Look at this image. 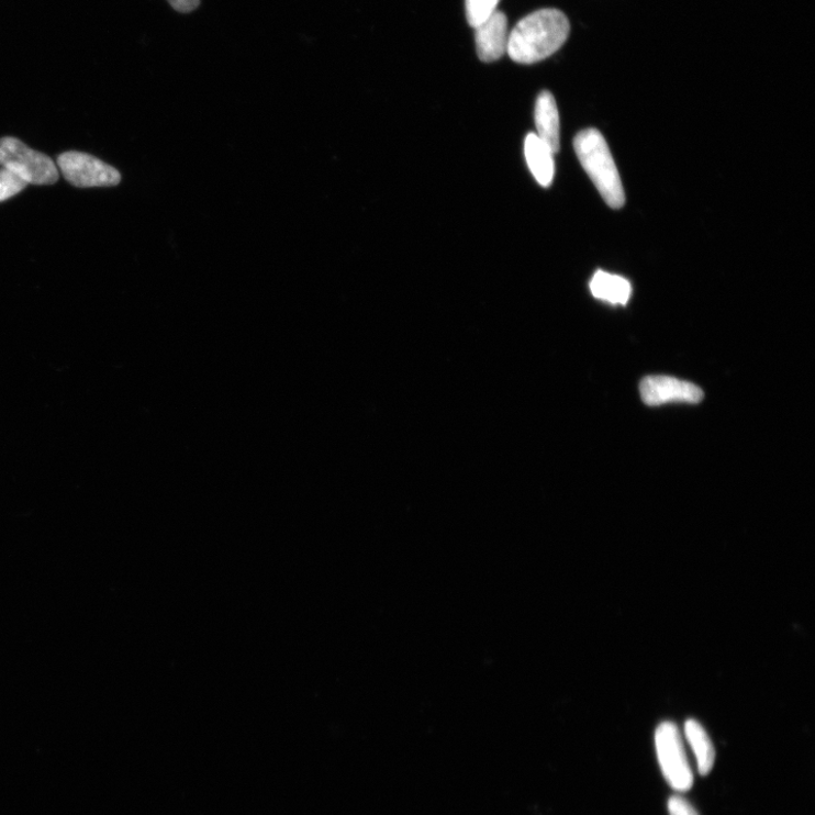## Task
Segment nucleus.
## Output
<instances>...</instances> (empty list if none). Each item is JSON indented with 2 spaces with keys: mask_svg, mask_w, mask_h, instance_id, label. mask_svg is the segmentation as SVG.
<instances>
[{
  "mask_svg": "<svg viewBox=\"0 0 815 815\" xmlns=\"http://www.w3.org/2000/svg\"><path fill=\"white\" fill-rule=\"evenodd\" d=\"M570 22L555 9L536 11L509 34L507 55L518 64H535L559 52L569 38Z\"/></svg>",
  "mask_w": 815,
  "mask_h": 815,
  "instance_id": "nucleus-1",
  "label": "nucleus"
},
{
  "mask_svg": "<svg viewBox=\"0 0 815 815\" xmlns=\"http://www.w3.org/2000/svg\"><path fill=\"white\" fill-rule=\"evenodd\" d=\"M576 155L612 209H621L625 203L622 180L612 157L607 142L601 132L588 129L574 138Z\"/></svg>",
  "mask_w": 815,
  "mask_h": 815,
  "instance_id": "nucleus-2",
  "label": "nucleus"
},
{
  "mask_svg": "<svg viewBox=\"0 0 815 815\" xmlns=\"http://www.w3.org/2000/svg\"><path fill=\"white\" fill-rule=\"evenodd\" d=\"M0 166L32 185H54L59 179L58 169L52 158L30 149L15 137L0 138Z\"/></svg>",
  "mask_w": 815,
  "mask_h": 815,
  "instance_id": "nucleus-3",
  "label": "nucleus"
},
{
  "mask_svg": "<svg viewBox=\"0 0 815 815\" xmlns=\"http://www.w3.org/2000/svg\"><path fill=\"white\" fill-rule=\"evenodd\" d=\"M655 743L666 782L680 793L690 791L693 786V773L678 726L671 722L660 724L656 730Z\"/></svg>",
  "mask_w": 815,
  "mask_h": 815,
  "instance_id": "nucleus-4",
  "label": "nucleus"
},
{
  "mask_svg": "<svg viewBox=\"0 0 815 815\" xmlns=\"http://www.w3.org/2000/svg\"><path fill=\"white\" fill-rule=\"evenodd\" d=\"M57 165L65 179L76 188H111L122 180L118 169L83 153H65L58 157Z\"/></svg>",
  "mask_w": 815,
  "mask_h": 815,
  "instance_id": "nucleus-5",
  "label": "nucleus"
},
{
  "mask_svg": "<svg viewBox=\"0 0 815 815\" xmlns=\"http://www.w3.org/2000/svg\"><path fill=\"white\" fill-rule=\"evenodd\" d=\"M643 401L650 406L666 403H691L702 401L703 391L693 383L671 377H648L640 384Z\"/></svg>",
  "mask_w": 815,
  "mask_h": 815,
  "instance_id": "nucleus-6",
  "label": "nucleus"
},
{
  "mask_svg": "<svg viewBox=\"0 0 815 815\" xmlns=\"http://www.w3.org/2000/svg\"><path fill=\"white\" fill-rule=\"evenodd\" d=\"M475 30L477 55L481 62L493 63L506 54L510 33L504 13L496 11Z\"/></svg>",
  "mask_w": 815,
  "mask_h": 815,
  "instance_id": "nucleus-7",
  "label": "nucleus"
},
{
  "mask_svg": "<svg viewBox=\"0 0 815 815\" xmlns=\"http://www.w3.org/2000/svg\"><path fill=\"white\" fill-rule=\"evenodd\" d=\"M535 121L538 137L552 154L560 149V115L557 101L548 91H543L536 102Z\"/></svg>",
  "mask_w": 815,
  "mask_h": 815,
  "instance_id": "nucleus-8",
  "label": "nucleus"
},
{
  "mask_svg": "<svg viewBox=\"0 0 815 815\" xmlns=\"http://www.w3.org/2000/svg\"><path fill=\"white\" fill-rule=\"evenodd\" d=\"M525 155L528 167L543 188H548L555 176L554 154L549 147L531 133L525 141Z\"/></svg>",
  "mask_w": 815,
  "mask_h": 815,
  "instance_id": "nucleus-9",
  "label": "nucleus"
},
{
  "mask_svg": "<svg viewBox=\"0 0 815 815\" xmlns=\"http://www.w3.org/2000/svg\"><path fill=\"white\" fill-rule=\"evenodd\" d=\"M590 290L594 298L613 305H626L633 293V287L626 279L601 270L592 277Z\"/></svg>",
  "mask_w": 815,
  "mask_h": 815,
  "instance_id": "nucleus-10",
  "label": "nucleus"
},
{
  "mask_svg": "<svg viewBox=\"0 0 815 815\" xmlns=\"http://www.w3.org/2000/svg\"><path fill=\"white\" fill-rule=\"evenodd\" d=\"M685 735L696 759L701 775H707L714 768L716 752L712 739L705 728L694 719L685 723Z\"/></svg>",
  "mask_w": 815,
  "mask_h": 815,
  "instance_id": "nucleus-11",
  "label": "nucleus"
},
{
  "mask_svg": "<svg viewBox=\"0 0 815 815\" xmlns=\"http://www.w3.org/2000/svg\"><path fill=\"white\" fill-rule=\"evenodd\" d=\"M500 0H466V15L471 27L476 29L496 11Z\"/></svg>",
  "mask_w": 815,
  "mask_h": 815,
  "instance_id": "nucleus-12",
  "label": "nucleus"
},
{
  "mask_svg": "<svg viewBox=\"0 0 815 815\" xmlns=\"http://www.w3.org/2000/svg\"><path fill=\"white\" fill-rule=\"evenodd\" d=\"M27 187V182L7 168L0 169V202H4Z\"/></svg>",
  "mask_w": 815,
  "mask_h": 815,
  "instance_id": "nucleus-13",
  "label": "nucleus"
},
{
  "mask_svg": "<svg viewBox=\"0 0 815 815\" xmlns=\"http://www.w3.org/2000/svg\"><path fill=\"white\" fill-rule=\"evenodd\" d=\"M669 812L670 815H699L693 805L680 795L670 799Z\"/></svg>",
  "mask_w": 815,
  "mask_h": 815,
  "instance_id": "nucleus-14",
  "label": "nucleus"
},
{
  "mask_svg": "<svg viewBox=\"0 0 815 815\" xmlns=\"http://www.w3.org/2000/svg\"><path fill=\"white\" fill-rule=\"evenodd\" d=\"M174 10L180 13H191L197 10L201 0H168Z\"/></svg>",
  "mask_w": 815,
  "mask_h": 815,
  "instance_id": "nucleus-15",
  "label": "nucleus"
}]
</instances>
